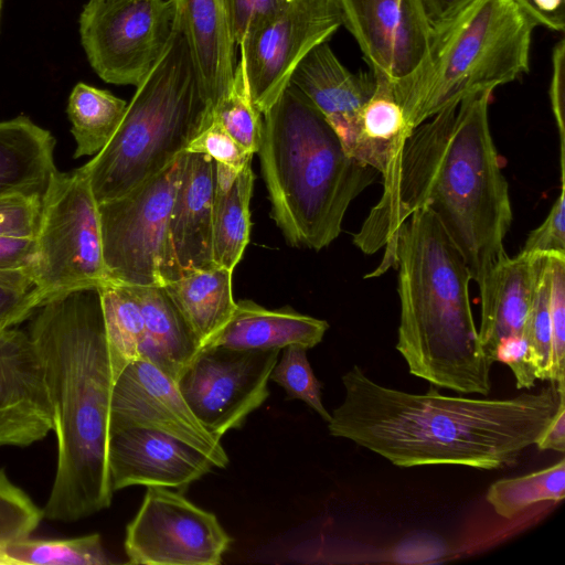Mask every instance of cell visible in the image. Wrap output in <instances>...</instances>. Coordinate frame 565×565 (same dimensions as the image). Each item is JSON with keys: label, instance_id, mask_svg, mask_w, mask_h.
I'll list each match as a JSON object with an SVG mask.
<instances>
[{"label": "cell", "instance_id": "cell-1", "mask_svg": "<svg viewBox=\"0 0 565 565\" xmlns=\"http://www.w3.org/2000/svg\"><path fill=\"white\" fill-rule=\"evenodd\" d=\"M492 90L463 98L406 137L382 177L383 192L353 244L364 254L393 247L402 224L426 206L438 220L479 288L481 313L492 302L509 257L513 213L509 184L489 125Z\"/></svg>", "mask_w": 565, "mask_h": 565}, {"label": "cell", "instance_id": "cell-2", "mask_svg": "<svg viewBox=\"0 0 565 565\" xmlns=\"http://www.w3.org/2000/svg\"><path fill=\"white\" fill-rule=\"evenodd\" d=\"M344 398L328 423L398 467L457 465L481 470L514 465L536 444L565 399V385L489 399L456 397L431 387L412 394L371 380L359 365L342 376Z\"/></svg>", "mask_w": 565, "mask_h": 565}, {"label": "cell", "instance_id": "cell-3", "mask_svg": "<svg viewBox=\"0 0 565 565\" xmlns=\"http://www.w3.org/2000/svg\"><path fill=\"white\" fill-rule=\"evenodd\" d=\"M54 412L57 463L43 518L64 523L111 503L108 441L114 374L97 288L46 300L29 332Z\"/></svg>", "mask_w": 565, "mask_h": 565}, {"label": "cell", "instance_id": "cell-4", "mask_svg": "<svg viewBox=\"0 0 565 565\" xmlns=\"http://www.w3.org/2000/svg\"><path fill=\"white\" fill-rule=\"evenodd\" d=\"M398 270L396 350L411 374L435 386L487 396L493 362L473 320L465 260L433 212L423 206L399 227L390 254L365 278Z\"/></svg>", "mask_w": 565, "mask_h": 565}, {"label": "cell", "instance_id": "cell-5", "mask_svg": "<svg viewBox=\"0 0 565 565\" xmlns=\"http://www.w3.org/2000/svg\"><path fill=\"white\" fill-rule=\"evenodd\" d=\"M256 153L271 218L294 247L330 245L351 202L380 174L347 153L331 125L291 83L263 114Z\"/></svg>", "mask_w": 565, "mask_h": 565}, {"label": "cell", "instance_id": "cell-6", "mask_svg": "<svg viewBox=\"0 0 565 565\" xmlns=\"http://www.w3.org/2000/svg\"><path fill=\"white\" fill-rule=\"evenodd\" d=\"M185 39L174 30L127 105L107 146L84 164L98 203L119 198L164 170L214 120Z\"/></svg>", "mask_w": 565, "mask_h": 565}, {"label": "cell", "instance_id": "cell-7", "mask_svg": "<svg viewBox=\"0 0 565 565\" xmlns=\"http://www.w3.org/2000/svg\"><path fill=\"white\" fill-rule=\"evenodd\" d=\"M537 25L513 0H475L433 28L427 54L392 83L411 130L443 109L529 72Z\"/></svg>", "mask_w": 565, "mask_h": 565}, {"label": "cell", "instance_id": "cell-8", "mask_svg": "<svg viewBox=\"0 0 565 565\" xmlns=\"http://www.w3.org/2000/svg\"><path fill=\"white\" fill-rule=\"evenodd\" d=\"M35 239L31 274L45 301L107 279L98 202L84 166L52 175Z\"/></svg>", "mask_w": 565, "mask_h": 565}, {"label": "cell", "instance_id": "cell-9", "mask_svg": "<svg viewBox=\"0 0 565 565\" xmlns=\"http://www.w3.org/2000/svg\"><path fill=\"white\" fill-rule=\"evenodd\" d=\"M174 0H88L79 15L83 49L106 83L138 86L174 30Z\"/></svg>", "mask_w": 565, "mask_h": 565}, {"label": "cell", "instance_id": "cell-10", "mask_svg": "<svg viewBox=\"0 0 565 565\" xmlns=\"http://www.w3.org/2000/svg\"><path fill=\"white\" fill-rule=\"evenodd\" d=\"M182 154L126 194L98 203L107 279L129 286L160 285L159 260Z\"/></svg>", "mask_w": 565, "mask_h": 565}, {"label": "cell", "instance_id": "cell-11", "mask_svg": "<svg viewBox=\"0 0 565 565\" xmlns=\"http://www.w3.org/2000/svg\"><path fill=\"white\" fill-rule=\"evenodd\" d=\"M279 351L203 347L178 379V388L202 426L221 439L242 428L268 398Z\"/></svg>", "mask_w": 565, "mask_h": 565}, {"label": "cell", "instance_id": "cell-12", "mask_svg": "<svg viewBox=\"0 0 565 565\" xmlns=\"http://www.w3.org/2000/svg\"><path fill=\"white\" fill-rule=\"evenodd\" d=\"M342 26L337 0H294L238 45L254 105L264 114L290 83L302 58Z\"/></svg>", "mask_w": 565, "mask_h": 565}, {"label": "cell", "instance_id": "cell-13", "mask_svg": "<svg viewBox=\"0 0 565 565\" xmlns=\"http://www.w3.org/2000/svg\"><path fill=\"white\" fill-rule=\"evenodd\" d=\"M231 542L213 513L169 488L147 487L124 545L130 564L218 565Z\"/></svg>", "mask_w": 565, "mask_h": 565}, {"label": "cell", "instance_id": "cell-14", "mask_svg": "<svg viewBox=\"0 0 565 565\" xmlns=\"http://www.w3.org/2000/svg\"><path fill=\"white\" fill-rule=\"evenodd\" d=\"M142 427L173 436L205 455L216 468L228 465L217 439L194 416L177 381L147 360L128 364L114 383L109 433Z\"/></svg>", "mask_w": 565, "mask_h": 565}, {"label": "cell", "instance_id": "cell-15", "mask_svg": "<svg viewBox=\"0 0 565 565\" xmlns=\"http://www.w3.org/2000/svg\"><path fill=\"white\" fill-rule=\"evenodd\" d=\"M337 1L373 75L395 83L419 67L433 32L424 0Z\"/></svg>", "mask_w": 565, "mask_h": 565}, {"label": "cell", "instance_id": "cell-16", "mask_svg": "<svg viewBox=\"0 0 565 565\" xmlns=\"http://www.w3.org/2000/svg\"><path fill=\"white\" fill-rule=\"evenodd\" d=\"M216 162L184 151L159 260L160 285L190 271L216 267L213 260V204Z\"/></svg>", "mask_w": 565, "mask_h": 565}, {"label": "cell", "instance_id": "cell-17", "mask_svg": "<svg viewBox=\"0 0 565 565\" xmlns=\"http://www.w3.org/2000/svg\"><path fill=\"white\" fill-rule=\"evenodd\" d=\"M54 430L42 363L29 333L0 330V447H28Z\"/></svg>", "mask_w": 565, "mask_h": 565}, {"label": "cell", "instance_id": "cell-18", "mask_svg": "<svg viewBox=\"0 0 565 565\" xmlns=\"http://www.w3.org/2000/svg\"><path fill=\"white\" fill-rule=\"evenodd\" d=\"M213 467L192 446L158 430L128 427L109 433L108 470L113 491L130 486L181 489Z\"/></svg>", "mask_w": 565, "mask_h": 565}, {"label": "cell", "instance_id": "cell-19", "mask_svg": "<svg viewBox=\"0 0 565 565\" xmlns=\"http://www.w3.org/2000/svg\"><path fill=\"white\" fill-rule=\"evenodd\" d=\"M290 83L322 114L348 153L360 113L376 86L373 73L349 71L327 41L302 58Z\"/></svg>", "mask_w": 565, "mask_h": 565}, {"label": "cell", "instance_id": "cell-20", "mask_svg": "<svg viewBox=\"0 0 565 565\" xmlns=\"http://www.w3.org/2000/svg\"><path fill=\"white\" fill-rule=\"evenodd\" d=\"M201 87L214 109L232 88L236 49L225 0H174Z\"/></svg>", "mask_w": 565, "mask_h": 565}, {"label": "cell", "instance_id": "cell-21", "mask_svg": "<svg viewBox=\"0 0 565 565\" xmlns=\"http://www.w3.org/2000/svg\"><path fill=\"white\" fill-rule=\"evenodd\" d=\"M328 328L327 321L289 306L271 310L253 300H239L226 324L204 347L280 350L297 344L311 349L322 341Z\"/></svg>", "mask_w": 565, "mask_h": 565}, {"label": "cell", "instance_id": "cell-22", "mask_svg": "<svg viewBox=\"0 0 565 565\" xmlns=\"http://www.w3.org/2000/svg\"><path fill=\"white\" fill-rule=\"evenodd\" d=\"M55 138L26 116L0 121V198L43 196L52 175Z\"/></svg>", "mask_w": 565, "mask_h": 565}, {"label": "cell", "instance_id": "cell-23", "mask_svg": "<svg viewBox=\"0 0 565 565\" xmlns=\"http://www.w3.org/2000/svg\"><path fill=\"white\" fill-rule=\"evenodd\" d=\"M130 287L138 299L145 327L139 359L178 381L201 350L200 341L161 285Z\"/></svg>", "mask_w": 565, "mask_h": 565}, {"label": "cell", "instance_id": "cell-24", "mask_svg": "<svg viewBox=\"0 0 565 565\" xmlns=\"http://www.w3.org/2000/svg\"><path fill=\"white\" fill-rule=\"evenodd\" d=\"M539 254L519 252L499 268L495 291L489 310L480 316L478 337L491 362L501 339L522 334L532 302Z\"/></svg>", "mask_w": 565, "mask_h": 565}, {"label": "cell", "instance_id": "cell-25", "mask_svg": "<svg viewBox=\"0 0 565 565\" xmlns=\"http://www.w3.org/2000/svg\"><path fill=\"white\" fill-rule=\"evenodd\" d=\"M252 161L241 170L216 162L213 204V260L234 271L249 242Z\"/></svg>", "mask_w": 565, "mask_h": 565}, {"label": "cell", "instance_id": "cell-26", "mask_svg": "<svg viewBox=\"0 0 565 565\" xmlns=\"http://www.w3.org/2000/svg\"><path fill=\"white\" fill-rule=\"evenodd\" d=\"M233 270L199 269L161 286L204 347L230 320L236 302L232 292Z\"/></svg>", "mask_w": 565, "mask_h": 565}, {"label": "cell", "instance_id": "cell-27", "mask_svg": "<svg viewBox=\"0 0 565 565\" xmlns=\"http://www.w3.org/2000/svg\"><path fill=\"white\" fill-rule=\"evenodd\" d=\"M375 78L374 93L360 113L348 154L382 175L412 130L391 82Z\"/></svg>", "mask_w": 565, "mask_h": 565}, {"label": "cell", "instance_id": "cell-28", "mask_svg": "<svg viewBox=\"0 0 565 565\" xmlns=\"http://www.w3.org/2000/svg\"><path fill=\"white\" fill-rule=\"evenodd\" d=\"M127 102L110 92L77 83L72 89L66 113L75 139L74 158L95 156L110 141L127 108Z\"/></svg>", "mask_w": 565, "mask_h": 565}, {"label": "cell", "instance_id": "cell-29", "mask_svg": "<svg viewBox=\"0 0 565 565\" xmlns=\"http://www.w3.org/2000/svg\"><path fill=\"white\" fill-rule=\"evenodd\" d=\"M114 380L140 358L145 327L136 295L128 285L106 279L98 288Z\"/></svg>", "mask_w": 565, "mask_h": 565}, {"label": "cell", "instance_id": "cell-30", "mask_svg": "<svg viewBox=\"0 0 565 565\" xmlns=\"http://www.w3.org/2000/svg\"><path fill=\"white\" fill-rule=\"evenodd\" d=\"M7 565H107L109 559L99 534L73 539L24 537L1 544Z\"/></svg>", "mask_w": 565, "mask_h": 565}, {"label": "cell", "instance_id": "cell-31", "mask_svg": "<svg viewBox=\"0 0 565 565\" xmlns=\"http://www.w3.org/2000/svg\"><path fill=\"white\" fill-rule=\"evenodd\" d=\"M565 495V459L542 470L493 482L486 494L495 513L512 519L529 507L543 502H558Z\"/></svg>", "mask_w": 565, "mask_h": 565}, {"label": "cell", "instance_id": "cell-32", "mask_svg": "<svg viewBox=\"0 0 565 565\" xmlns=\"http://www.w3.org/2000/svg\"><path fill=\"white\" fill-rule=\"evenodd\" d=\"M551 271L547 254H539L532 302L525 321L523 335L535 367L536 379L551 377V317H550Z\"/></svg>", "mask_w": 565, "mask_h": 565}, {"label": "cell", "instance_id": "cell-33", "mask_svg": "<svg viewBox=\"0 0 565 565\" xmlns=\"http://www.w3.org/2000/svg\"><path fill=\"white\" fill-rule=\"evenodd\" d=\"M218 124L245 150H258L263 114L254 105L242 66L237 61L234 82L228 94L214 110Z\"/></svg>", "mask_w": 565, "mask_h": 565}, {"label": "cell", "instance_id": "cell-34", "mask_svg": "<svg viewBox=\"0 0 565 565\" xmlns=\"http://www.w3.org/2000/svg\"><path fill=\"white\" fill-rule=\"evenodd\" d=\"M305 347L291 344L284 348L279 361L273 367L269 380L280 385L289 399H300L327 423L331 414L321 399V383L315 376Z\"/></svg>", "mask_w": 565, "mask_h": 565}, {"label": "cell", "instance_id": "cell-35", "mask_svg": "<svg viewBox=\"0 0 565 565\" xmlns=\"http://www.w3.org/2000/svg\"><path fill=\"white\" fill-rule=\"evenodd\" d=\"M43 519L42 510L0 469V544L29 537Z\"/></svg>", "mask_w": 565, "mask_h": 565}, {"label": "cell", "instance_id": "cell-36", "mask_svg": "<svg viewBox=\"0 0 565 565\" xmlns=\"http://www.w3.org/2000/svg\"><path fill=\"white\" fill-rule=\"evenodd\" d=\"M44 302L31 270L0 271V330L20 324Z\"/></svg>", "mask_w": 565, "mask_h": 565}, {"label": "cell", "instance_id": "cell-37", "mask_svg": "<svg viewBox=\"0 0 565 565\" xmlns=\"http://www.w3.org/2000/svg\"><path fill=\"white\" fill-rule=\"evenodd\" d=\"M551 271V377L550 383H565V254H547Z\"/></svg>", "mask_w": 565, "mask_h": 565}, {"label": "cell", "instance_id": "cell-38", "mask_svg": "<svg viewBox=\"0 0 565 565\" xmlns=\"http://www.w3.org/2000/svg\"><path fill=\"white\" fill-rule=\"evenodd\" d=\"M43 196L12 194L0 198V237L35 236L42 213Z\"/></svg>", "mask_w": 565, "mask_h": 565}, {"label": "cell", "instance_id": "cell-39", "mask_svg": "<svg viewBox=\"0 0 565 565\" xmlns=\"http://www.w3.org/2000/svg\"><path fill=\"white\" fill-rule=\"evenodd\" d=\"M562 188L543 223L531 231L520 252L530 255L565 254V188Z\"/></svg>", "mask_w": 565, "mask_h": 565}, {"label": "cell", "instance_id": "cell-40", "mask_svg": "<svg viewBox=\"0 0 565 565\" xmlns=\"http://www.w3.org/2000/svg\"><path fill=\"white\" fill-rule=\"evenodd\" d=\"M185 151L206 154L215 162L235 170H241L254 156L214 121L189 145Z\"/></svg>", "mask_w": 565, "mask_h": 565}, {"label": "cell", "instance_id": "cell-41", "mask_svg": "<svg viewBox=\"0 0 565 565\" xmlns=\"http://www.w3.org/2000/svg\"><path fill=\"white\" fill-rule=\"evenodd\" d=\"M292 1L294 0H225L237 47L256 28L275 17Z\"/></svg>", "mask_w": 565, "mask_h": 565}, {"label": "cell", "instance_id": "cell-42", "mask_svg": "<svg viewBox=\"0 0 565 565\" xmlns=\"http://www.w3.org/2000/svg\"><path fill=\"white\" fill-rule=\"evenodd\" d=\"M495 362L505 363L514 374L516 387L532 388L535 384V367L530 356L525 337L509 335L500 340L494 352Z\"/></svg>", "mask_w": 565, "mask_h": 565}, {"label": "cell", "instance_id": "cell-43", "mask_svg": "<svg viewBox=\"0 0 565 565\" xmlns=\"http://www.w3.org/2000/svg\"><path fill=\"white\" fill-rule=\"evenodd\" d=\"M550 102L556 121L561 158H565V41L561 39L553 47Z\"/></svg>", "mask_w": 565, "mask_h": 565}, {"label": "cell", "instance_id": "cell-44", "mask_svg": "<svg viewBox=\"0 0 565 565\" xmlns=\"http://www.w3.org/2000/svg\"><path fill=\"white\" fill-rule=\"evenodd\" d=\"M35 258V236L0 237V271L31 270Z\"/></svg>", "mask_w": 565, "mask_h": 565}, {"label": "cell", "instance_id": "cell-45", "mask_svg": "<svg viewBox=\"0 0 565 565\" xmlns=\"http://www.w3.org/2000/svg\"><path fill=\"white\" fill-rule=\"evenodd\" d=\"M540 450H554L565 452V399H562L558 409L536 441Z\"/></svg>", "mask_w": 565, "mask_h": 565}, {"label": "cell", "instance_id": "cell-46", "mask_svg": "<svg viewBox=\"0 0 565 565\" xmlns=\"http://www.w3.org/2000/svg\"><path fill=\"white\" fill-rule=\"evenodd\" d=\"M473 1L475 0H424V4L431 26L434 28L448 21Z\"/></svg>", "mask_w": 565, "mask_h": 565}, {"label": "cell", "instance_id": "cell-47", "mask_svg": "<svg viewBox=\"0 0 565 565\" xmlns=\"http://www.w3.org/2000/svg\"><path fill=\"white\" fill-rule=\"evenodd\" d=\"M516 2L526 13L527 15L535 22L537 26H543V21L534 9L532 0H513Z\"/></svg>", "mask_w": 565, "mask_h": 565}, {"label": "cell", "instance_id": "cell-48", "mask_svg": "<svg viewBox=\"0 0 565 565\" xmlns=\"http://www.w3.org/2000/svg\"><path fill=\"white\" fill-rule=\"evenodd\" d=\"M0 565H7L6 559H4L3 555H2L1 544H0Z\"/></svg>", "mask_w": 565, "mask_h": 565}, {"label": "cell", "instance_id": "cell-49", "mask_svg": "<svg viewBox=\"0 0 565 565\" xmlns=\"http://www.w3.org/2000/svg\"><path fill=\"white\" fill-rule=\"evenodd\" d=\"M1 6H2V0H0V13H1Z\"/></svg>", "mask_w": 565, "mask_h": 565}]
</instances>
